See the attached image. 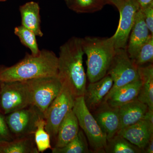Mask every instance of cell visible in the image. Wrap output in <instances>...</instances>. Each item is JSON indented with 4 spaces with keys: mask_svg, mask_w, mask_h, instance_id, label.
Wrapping results in <instances>:
<instances>
[{
    "mask_svg": "<svg viewBox=\"0 0 153 153\" xmlns=\"http://www.w3.org/2000/svg\"><path fill=\"white\" fill-rule=\"evenodd\" d=\"M84 55L81 38H69L59 49L57 76L68 85L74 97L84 95L86 76L83 66Z\"/></svg>",
    "mask_w": 153,
    "mask_h": 153,
    "instance_id": "1",
    "label": "cell"
},
{
    "mask_svg": "<svg viewBox=\"0 0 153 153\" xmlns=\"http://www.w3.org/2000/svg\"><path fill=\"white\" fill-rule=\"evenodd\" d=\"M57 72L58 57L53 51L43 49L37 55L26 53L22 60L10 67L0 66V82L56 76Z\"/></svg>",
    "mask_w": 153,
    "mask_h": 153,
    "instance_id": "2",
    "label": "cell"
},
{
    "mask_svg": "<svg viewBox=\"0 0 153 153\" xmlns=\"http://www.w3.org/2000/svg\"><path fill=\"white\" fill-rule=\"evenodd\" d=\"M81 45L87 56V76L95 82L106 75L115 52L113 38L87 36L81 38Z\"/></svg>",
    "mask_w": 153,
    "mask_h": 153,
    "instance_id": "3",
    "label": "cell"
},
{
    "mask_svg": "<svg viewBox=\"0 0 153 153\" xmlns=\"http://www.w3.org/2000/svg\"><path fill=\"white\" fill-rule=\"evenodd\" d=\"M72 110L79 126L87 138L91 152L105 153L107 140L91 113L88 109L83 96L75 97Z\"/></svg>",
    "mask_w": 153,
    "mask_h": 153,
    "instance_id": "4",
    "label": "cell"
},
{
    "mask_svg": "<svg viewBox=\"0 0 153 153\" xmlns=\"http://www.w3.org/2000/svg\"><path fill=\"white\" fill-rule=\"evenodd\" d=\"M0 109L3 114L33 105V96L26 81L0 82Z\"/></svg>",
    "mask_w": 153,
    "mask_h": 153,
    "instance_id": "5",
    "label": "cell"
},
{
    "mask_svg": "<svg viewBox=\"0 0 153 153\" xmlns=\"http://www.w3.org/2000/svg\"><path fill=\"white\" fill-rule=\"evenodd\" d=\"M107 74L111 77L113 84L105 98L120 88L140 79L137 66L129 57L126 49L123 48L115 49Z\"/></svg>",
    "mask_w": 153,
    "mask_h": 153,
    "instance_id": "6",
    "label": "cell"
},
{
    "mask_svg": "<svg viewBox=\"0 0 153 153\" xmlns=\"http://www.w3.org/2000/svg\"><path fill=\"white\" fill-rule=\"evenodd\" d=\"M75 98L67 84L63 82L60 93L48 107L44 117L45 129L51 139H56L59 126L73 108Z\"/></svg>",
    "mask_w": 153,
    "mask_h": 153,
    "instance_id": "7",
    "label": "cell"
},
{
    "mask_svg": "<svg viewBox=\"0 0 153 153\" xmlns=\"http://www.w3.org/2000/svg\"><path fill=\"white\" fill-rule=\"evenodd\" d=\"M26 82L32 92V105L45 117L48 107L60 93L63 83L57 76L39 77Z\"/></svg>",
    "mask_w": 153,
    "mask_h": 153,
    "instance_id": "8",
    "label": "cell"
},
{
    "mask_svg": "<svg viewBox=\"0 0 153 153\" xmlns=\"http://www.w3.org/2000/svg\"><path fill=\"white\" fill-rule=\"evenodd\" d=\"M115 6L120 13L118 26L113 38L115 49H126L136 15L140 8L135 0H105Z\"/></svg>",
    "mask_w": 153,
    "mask_h": 153,
    "instance_id": "9",
    "label": "cell"
},
{
    "mask_svg": "<svg viewBox=\"0 0 153 153\" xmlns=\"http://www.w3.org/2000/svg\"><path fill=\"white\" fill-rule=\"evenodd\" d=\"M41 116H44L43 114L36 107L31 105L7 114L5 119L15 138L34 135L37 121Z\"/></svg>",
    "mask_w": 153,
    "mask_h": 153,
    "instance_id": "10",
    "label": "cell"
},
{
    "mask_svg": "<svg viewBox=\"0 0 153 153\" xmlns=\"http://www.w3.org/2000/svg\"><path fill=\"white\" fill-rule=\"evenodd\" d=\"M100 127L106 135L107 140L120 129L119 108L114 107L103 100L97 108L91 112Z\"/></svg>",
    "mask_w": 153,
    "mask_h": 153,
    "instance_id": "11",
    "label": "cell"
},
{
    "mask_svg": "<svg viewBox=\"0 0 153 153\" xmlns=\"http://www.w3.org/2000/svg\"><path fill=\"white\" fill-rule=\"evenodd\" d=\"M117 134L142 149L143 152V149L153 136V123L143 119L120 129Z\"/></svg>",
    "mask_w": 153,
    "mask_h": 153,
    "instance_id": "12",
    "label": "cell"
},
{
    "mask_svg": "<svg viewBox=\"0 0 153 153\" xmlns=\"http://www.w3.org/2000/svg\"><path fill=\"white\" fill-rule=\"evenodd\" d=\"M113 84L112 78L106 74L100 80L90 82L86 87L83 96L85 105L91 112L97 108L104 100Z\"/></svg>",
    "mask_w": 153,
    "mask_h": 153,
    "instance_id": "13",
    "label": "cell"
},
{
    "mask_svg": "<svg viewBox=\"0 0 153 153\" xmlns=\"http://www.w3.org/2000/svg\"><path fill=\"white\" fill-rule=\"evenodd\" d=\"M151 34L140 8L136 15L126 47V50L131 60L133 59L139 49L147 40Z\"/></svg>",
    "mask_w": 153,
    "mask_h": 153,
    "instance_id": "14",
    "label": "cell"
},
{
    "mask_svg": "<svg viewBox=\"0 0 153 153\" xmlns=\"http://www.w3.org/2000/svg\"><path fill=\"white\" fill-rule=\"evenodd\" d=\"M21 17V24L33 31L36 36L42 37L44 33L41 30L40 7L39 4L35 1H30L19 7Z\"/></svg>",
    "mask_w": 153,
    "mask_h": 153,
    "instance_id": "15",
    "label": "cell"
},
{
    "mask_svg": "<svg viewBox=\"0 0 153 153\" xmlns=\"http://www.w3.org/2000/svg\"><path fill=\"white\" fill-rule=\"evenodd\" d=\"M148 110L147 105L137 99L120 107V129L142 120Z\"/></svg>",
    "mask_w": 153,
    "mask_h": 153,
    "instance_id": "16",
    "label": "cell"
},
{
    "mask_svg": "<svg viewBox=\"0 0 153 153\" xmlns=\"http://www.w3.org/2000/svg\"><path fill=\"white\" fill-rule=\"evenodd\" d=\"M142 82L140 79L135 80L120 88L104 100L114 107L119 108L124 105L137 99Z\"/></svg>",
    "mask_w": 153,
    "mask_h": 153,
    "instance_id": "17",
    "label": "cell"
},
{
    "mask_svg": "<svg viewBox=\"0 0 153 153\" xmlns=\"http://www.w3.org/2000/svg\"><path fill=\"white\" fill-rule=\"evenodd\" d=\"M79 130L77 118L72 109L71 110L67 113L59 126L55 147L65 146L76 136Z\"/></svg>",
    "mask_w": 153,
    "mask_h": 153,
    "instance_id": "18",
    "label": "cell"
},
{
    "mask_svg": "<svg viewBox=\"0 0 153 153\" xmlns=\"http://www.w3.org/2000/svg\"><path fill=\"white\" fill-rule=\"evenodd\" d=\"M138 70L142 85L137 99L153 111V63L138 67Z\"/></svg>",
    "mask_w": 153,
    "mask_h": 153,
    "instance_id": "19",
    "label": "cell"
},
{
    "mask_svg": "<svg viewBox=\"0 0 153 153\" xmlns=\"http://www.w3.org/2000/svg\"><path fill=\"white\" fill-rule=\"evenodd\" d=\"M33 135L0 143V153H38Z\"/></svg>",
    "mask_w": 153,
    "mask_h": 153,
    "instance_id": "20",
    "label": "cell"
},
{
    "mask_svg": "<svg viewBox=\"0 0 153 153\" xmlns=\"http://www.w3.org/2000/svg\"><path fill=\"white\" fill-rule=\"evenodd\" d=\"M105 153H143V150L117 134L107 140Z\"/></svg>",
    "mask_w": 153,
    "mask_h": 153,
    "instance_id": "21",
    "label": "cell"
},
{
    "mask_svg": "<svg viewBox=\"0 0 153 153\" xmlns=\"http://www.w3.org/2000/svg\"><path fill=\"white\" fill-rule=\"evenodd\" d=\"M87 138L82 129H79L75 138L62 148L55 147L52 149V153H91L89 149Z\"/></svg>",
    "mask_w": 153,
    "mask_h": 153,
    "instance_id": "22",
    "label": "cell"
},
{
    "mask_svg": "<svg viewBox=\"0 0 153 153\" xmlns=\"http://www.w3.org/2000/svg\"><path fill=\"white\" fill-rule=\"evenodd\" d=\"M69 8L79 13H93L100 10L105 0H66Z\"/></svg>",
    "mask_w": 153,
    "mask_h": 153,
    "instance_id": "23",
    "label": "cell"
},
{
    "mask_svg": "<svg viewBox=\"0 0 153 153\" xmlns=\"http://www.w3.org/2000/svg\"><path fill=\"white\" fill-rule=\"evenodd\" d=\"M14 33L19 38L21 43L30 49L32 55L39 54L41 50L38 47L36 34L33 31L21 25L14 28Z\"/></svg>",
    "mask_w": 153,
    "mask_h": 153,
    "instance_id": "24",
    "label": "cell"
},
{
    "mask_svg": "<svg viewBox=\"0 0 153 153\" xmlns=\"http://www.w3.org/2000/svg\"><path fill=\"white\" fill-rule=\"evenodd\" d=\"M46 120L44 116L39 118L36 124L35 131V144L39 152H43L48 149H51V138L45 129Z\"/></svg>",
    "mask_w": 153,
    "mask_h": 153,
    "instance_id": "25",
    "label": "cell"
},
{
    "mask_svg": "<svg viewBox=\"0 0 153 153\" xmlns=\"http://www.w3.org/2000/svg\"><path fill=\"white\" fill-rule=\"evenodd\" d=\"M137 67L153 63V35L151 34L147 40L140 47L136 55L132 59Z\"/></svg>",
    "mask_w": 153,
    "mask_h": 153,
    "instance_id": "26",
    "label": "cell"
},
{
    "mask_svg": "<svg viewBox=\"0 0 153 153\" xmlns=\"http://www.w3.org/2000/svg\"><path fill=\"white\" fill-rule=\"evenodd\" d=\"M14 138L7 124L5 117L0 111V143L10 141Z\"/></svg>",
    "mask_w": 153,
    "mask_h": 153,
    "instance_id": "27",
    "label": "cell"
},
{
    "mask_svg": "<svg viewBox=\"0 0 153 153\" xmlns=\"http://www.w3.org/2000/svg\"><path fill=\"white\" fill-rule=\"evenodd\" d=\"M140 9L147 27L151 34L153 35V2Z\"/></svg>",
    "mask_w": 153,
    "mask_h": 153,
    "instance_id": "28",
    "label": "cell"
},
{
    "mask_svg": "<svg viewBox=\"0 0 153 153\" xmlns=\"http://www.w3.org/2000/svg\"><path fill=\"white\" fill-rule=\"evenodd\" d=\"M153 153V136L152 137L149 142L143 149V153Z\"/></svg>",
    "mask_w": 153,
    "mask_h": 153,
    "instance_id": "29",
    "label": "cell"
},
{
    "mask_svg": "<svg viewBox=\"0 0 153 153\" xmlns=\"http://www.w3.org/2000/svg\"><path fill=\"white\" fill-rule=\"evenodd\" d=\"M138 4L140 8H142L153 2V0H135Z\"/></svg>",
    "mask_w": 153,
    "mask_h": 153,
    "instance_id": "30",
    "label": "cell"
},
{
    "mask_svg": "<svg viewBox=\"0 0 153 153\" xmlns=\"http://www.w3.org/2000/svg\"><path fill=\"white\" fill-rule=\"evenodd\" d=\"M7 0H0V2H4L7 1Z\"/></svg>",
    "mask_w": 153,
    "mask_h": 153,
    "instance_id": "31",
    "label": "cell"
},
{
    "mask_svg": "<svg viewBox=\"0 0 153 153\" xmlns=\"http://www.w3.org/2000/svg\"><path fill=\"white\" fill-rule=\"evenodd\" d=\"M0 91H1V89H0ZM0 111H1V109H0Z\"/></svg>",
    "mask_w": 153,
    "mask_h": 153,
    "instance_id": "32",
    "label": "cell"
}]
</instances>
